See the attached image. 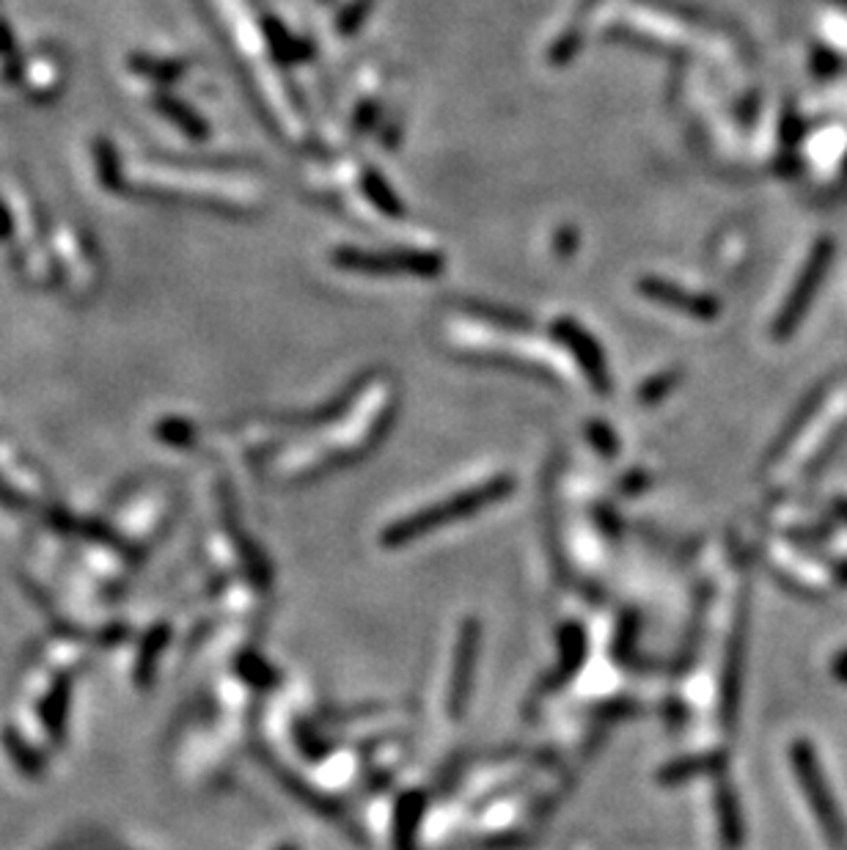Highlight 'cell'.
I'll list each match as a JSON object with an SVG mask.
<instances>
[{"label": "cell", "mask_w": 847, "mask_h": 850, "mask_svg": "<svg viewBox=\"0 0 847 850\" xmlns=\"http://www.w3.org/2000/svg\"><path fill=\"white\" fill-rule=\"evenodd\" d=\"M160 110H163L165 116H171V119L176 121V125H182V130L191 132L193 138H204L207 136V127L202 125V119H199L196 114H191V110L185 108V105L174 103V99H160Z\"/></svg>", "instance_id": "obj_11"}, {"label": "cell", "mask_w": 847, "mask_h": 850, "mask_svg": "<svg viewBox=\"0 0 847 850\" xmlns=\"http://www.w3.org/2000/svg\"><path fill=\"white\" fill-rule=\"evenodd\" d=\"M239 669H243L245 680H248V682H261V686H265V682H272V669L267 664H261V660L256 658V655H248V658H245V664L239 666Z\"/></svg>", "instance_id": "obj_14"}, {"label": "cell", "mask_w": 847, "mask_h": 850, "mask_svg": "<svg viewBox=\"0 0 847 850\" xmlns=\"http://www.w3.org/2000/svg\"><path fill=\"white\" fill-rule=\"evenodd\" d=\"M718 807H721V835L723 842L729 848H738L743 840V829H740V815H738V801L732 798V793L723 785L721 798H718Z\"/></svg>", "instance_id": "obj_9"}, {"label": "cell", "mask_w": 847, "mask_h": 850, "mask_svg": "<svg viewBox=\"0 0 847 850\" xmlns=\"http://www.w3.org/2000/svg\"><path fill=\"white\" fill-rule=\"evenodd\" d=\"M826 265H828V246H826V243H823V246L817 248L815 254H812V262H810V268H806L804 279H801L798 289H795V292L790 294L787 309H784L782 316H779V320H776V336H787V333L793 331L795 322H798V316L804 314V309H806V305H810L812 292H815L817 279H821V273H823V270H826Z\"/></svg>", "instance_id": "obj_5"}, {"label": "cell", "mask_w": 847, "mask_h": 850, "mask_svg": "<svg viewBox=\"0 0 847 850\" xmlns=\"http://www.w3.org/2000/svg\"><path fill=\"white\" fill-rule=\"evenodd\" d=\"M66 713H69V680H66V677H61L42 704L44 727H47V732L55 738V741H61V738H64Z\"/></svg>", "instance_id": "obj_8"}, {"label": "cell", "mask_w": 847, "mask_h": 850, "mask_svg": "<svg viewBox=\"0 0 847 850\" xmlns=\"http://www.w3.org/2000/svg\"><path fill=\"white\" fill-rule=\"evenodd\" d=\"M0 504H3V507H11V509H20L22 507V502H20V498H17V493L11 491V487H6V485H0Z\"/></svg>", "instance_id": "obj_16"}, {"label": "cell", "mask_w": 847, "mask_h": 850, "mask_svg": "<svg viewBox=\"0 0 847 850\" xmlns=\"http://www.w3.org/2000/svg\"><path fill=\"white\" fill-rule=\"evenodd\" d=\"M364 185H366V191H369L372 202H375L380 209H386V213L392 215V218H397L399 209H403V207H399L397 198L392 196V187H388L383 180H377L375 174H366Z\"/></svg>", "instance_id": "obj_12"}, {"label": "cell", "mask_w": 847, "mask_h": 850, "mask_svg": "<svg viewBox=\"0 0 847 850\" xmlns=\"http://www.w3.org/2000/svg\"><path fill=\"white\" fill-rule=\"evenodd\" d=\"M510 491H512V482L506 480V476H498V480L493 482H484V485L479 487H468V491L446 498V502L438 504V507L421 509V513H414L410 518L397 520L394 526H388L380 537L383 546L399 548L405 546V542L416 540V537L432 535L435 529H443V526H449L451 520H460L465 518V515H473L479 513V509L490 507V504L501 502Z\"/></svg>", "instance_id": "obj_1"}, {"label": "cell", "mask_w": 847, "mask_h": 850, "mask_svg": "<svg viewBox=\"0 0 847 850\" xmlns=\"http://www.w3.org/2000/svg\"><path fill=\"white\" fill-rule=\"evenodd\" d=\"M3 738H6V749H9L11 757L17 760V765H20V768L25 771V774L36 776L39 771H42V760H39V754L33 752V749L28 746V743L22 741V738L17 735V732L9 730Z\"/></svg>", "instance_id": "obj_10"}, {"label": "cell", "mask_w": 847, "mask_h": 850, "mask_svg": "<svg viewBox=\"0 0 847 850\" xmlns=\"http://www.w3.org/2000/svg\"><path fill=\"white\" fill-rule=\"evenodd\" d=\"M556 336L565 338L567 347L576 353V358L581 361L583 372H587L589 383H592L594 388H598V394H605L609 391V375H605V358L603 353H600V347L594 344V338L589 336L583 327H578L576 322L570 320H559L554 325Z\"/></svg>", "instance_id": "obj_3"}, {"label": "cell", "mask_w": 847, "mask_h": 850, "mask_svg": "<svg viewBox=\"0 0 847 850\" xmlns=\"http://www.w3.org/2000/svg\"><path fill=\"white\" fill-rule=\"evenodd\" d=\"M9 232H11V220H9V215L3 213V207H0V240H3Z\"/></svg>", "instance_id": "obj_17"}, {"label": "cell", "mask_w": 847, "mask_h": 850, "mask_svg": "<svg viewBox=\"0 0 847 850\" xmlns=\"http://www.w3.org/2000/svg\"><path fill=\"white\" fill-rule=\"evenodd\" d=\"M641 292L650 294V298L661 300L663 305H672V309H679L685 311V314H694V316H716L718 314V305L712 298H705V294H694V292H685V289L674 287V283L668 281H657V279H646L644 283H641Z\"/></svg>", "instance_id": "obj_6"}, {"label": "cell", "mask_w": 847, "mask_h": 850, "mask_svg": "<svg viewBox=\"0 0 847 850\" xmlns=\"http://www.w3.org/2000/svg\"><path fill=\"white\" fill-rule=\"evenodd\" d=\"M679 380V372H663V375L652 377V380H646L644 386H641V402H657V399L666 397L668 391L674 388V383Z\"/></svg>", "instance_id": "obj_13"}, {"label": "cell", "mask_w": 847, "mask_h": 850, "mask_svg": "<svg viewBox=\"0 0 847 850\" xmlns=\"http://www.w3.org/2000/svg\"><path fill=\"white\" fill-rule=\"evenodd\" d=\"M795 768H798L801 779L806 782V787H810V798H812V807H815V813L821 815L823 826H826V831L832 835V840H839V824H837V815H834V807L832 801H828V793L821 787V774H817L815 768V760H812V754L806 752V746H798L795 749Z\"/></svg>", "instance_id": "obj_7"}, {"label": "cell", "mask_w": 847, "mask_h": 850, "mask_svg": "<svg viewBox=\"0 0 847 850\" xmlns=\"http://www.w3.org/2000/svg\"><path fill=\"white\" fill-rule=\"evenodd\" d=\"M160 432H163V441L169 443H187L191 441V427L185 424V421H176V419H169L160 424Z\"/></svg>", "instance_id": "obj_15"}, {"label": "cell", "mask_w": 847, "mask_h": 850, "mask_svg": "<svg viewBox=\"0 0 847 850\" xmlns=\"http://www.w3.org/2000/svg\"><path fill=\"white\" fill-rule=\"evenodd\" d=\"M278 850H298V848H294V846H281Z\"/></svg>", "instance_id": "obj_18"}, {"label": "cell", "mask_w": 847, "mask_h": 850, "mask_svg": "<svg viewBox=\"0 0 847 850\" xmlns=\"http://www.w3.org/2000/svg\"><path fill=\"white\" fill-rule=\"evenodd\" d=\"M476 647H479V625L468 620L462 625L460 638L454 647V669H451V691H449V708L451 713L460 715L462 704H465L468 686H471L473 664H476Z\"/></svg>", "instance_id": "obj_4"}, {"label": "cell", "mask_w": 847, "mask_h": 850, "mask_svg": "<svg viewBox=\"0 0 847 850\" xmlns=\"http://www.w3.org/2000/svg\"><path fill=\"white\" fill-rule=\"evenodd\" d=\"M336 262L342 268L369 270V273H388V270H405V273H438L440 259L432 254H364V251H339Z\"/></svg>", "instance_id": "obj_2"}]
</instances>
